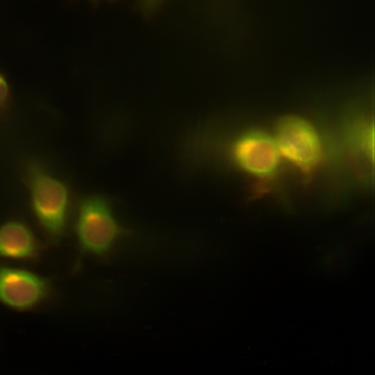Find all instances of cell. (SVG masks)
Masks as SVG:
<instances>
[{
  "label": "cell",
  "instance_id": "obj_8",
  "mask_svg": "<svg viewBox=\"0 0 375 375\" xmlns=\"http://www.w3.org/2000/svg\"><path fill=\"white\" fill-rule=\"evenodd\" d=\"M8 97V85L3 76L0 73V110H1L7 103Z\"/></svg>",
  "mask_w": 375,
  "mask_h": 375
},
{
  "label": "cell",
  "instance_id": "obj_7",
  "mask_svg": "<svg viewBox=\"0 0 375 375\" xmlns=\"http://www.w3.org/2000/svg\"><path fill=\"white\" fill-rule=\"evenodd\" d=\"M164 0H139V7L145 16L155 13Z\"/></svg>",
  "mask_w": 375,
  "mask_h": 375
},
{
  "label": "cell",
  "instance_id": "obj_5",
  "mask_svg": "<svg viewBox=\"0 0 375 375\" xmlns=\"http://www.w3.org/2000/svg\"><path fill=\"white\" fill-rule=\"evenodd\" d=\"M233 156L242 169L258 176L274 173L280 158L274 139L260 131L242 135L234 145Z\"/></svg>",
  "mask_w": 375,
  "mask_h": 375
},
{
  "label": "cell",
  "instance_id": "obj_2",
  "mask_svg": "<svg viewBox=\"0 0 375 375\" xmlns=\"http://www.w3.org/2000/svg\"><path fill=\"white\" fill-rule=\"evenodd\" d=\"M75 228L81 249L94 256L110 251L121 232L109 203L98 195L87 197L81 201Z\"/></svg>",
  "mask_w": 375,
  "mask_h": 375
},
{
  "label": "cell",
  "instance_id": "obj_6",
  "mask_svg": "<svg viewBox=\"0 0 375 375\" xmlns=\"http://www.w3.org/2000/svg\"><path fill=\"white\" fill-rule=\"evenodd\" d=\"M38 251L36 238L26 224L18 220L0 224V258L26 260L35 257Z\"/></svg>",
  "mask_w": 375,
  "mask_h": 375
},
{
  "label": "cell",
  "instance_id": "obj_3",
  "mask_svg": "<svg viewBox=\"0 0 375 375\" xmlns=\"http://www.w3.org/2000/svg\"><path fill=\"white\" fill-rule=\"evenodd\" d=\"M274 141L279 153L304 172L314 169L319 162L322 146L319 135L303 118L288 115L279 119Z\"/></svg>",
  "mask_w": 375,
  "mask_h": 375
},
{
  "label": "cell",
  "instance_id": "obj_1",
  "mask_svg": "<svg viewBox=\"0 0 375 375\" xmlns=\"http://www.w3.org/2000/svg\"><path fill=\"white\" fill-rule=\"evenodd\" d=\"M28 181L35 218L49 236L61 237L67 227L70 205L67 186L37 166L29 169Z\"/></svg>",
  "mask_w": 375,
  "mask_h": 375
},
{
  "label": "cell",
  "instance_id": "obj_4",
  "mask_svg": "<svg viewBox=\"0 0 375 375\" xmlns=\"http://www.w3.org/2000/svg\"><path fill=\"white\" fill-rule=\"evenodd\" d=\"M49 283L43 276L17 267H0V303L26 310L41 303L48 295Z\"/></svg>",
  "mask_w": 375,
  "mask_h": 375
}]
</instances>
